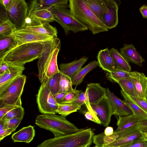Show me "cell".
Listing matches in <instances>:
<instances>
[{"label": "cell", "instance_id": "cell-16", "mask_svg": "<svg viewBox=\"0 0 147 147\" xmlns=\"http://www.w3.org/2000/svg\"><path fill=\"white\" fill-rule=\"evenodd\" d=\"M16 31L20 32L32 33L41 35L50 36L54 38H57V29L48 23L26 26L21 30Z\"/></svg>", "mask_w": 147, "mask_h": 147}, {"label": "cell", "instance_id": "cell-19", "mask_svg": "<svg viewBox=\"0 0 147 147\" xmlns=\"http://www.w3.org/2000/svg\"><path fill=\"white\" fill-rule=\"evenodd\" d=\"M120 53L128 62L134 63L141 67L142 63L145 61L132 44H124L123 47L120 48Z\"/></svg>", "mask_w": 147, "mask_h": 147}, {"label": "cell", "instance_id": "cell-29", "mask_svg": "<svg viewBox=\"0 0 147 147\" xmlns=\"http://www.w3.org/2000/svg\"><path fill=\"white\" fill-rule=\"evenodd\" d=\"M109 53L119 69L131 72V68L129 62L117 49L111 48L109 49Z\"/></svg>", "mask_w": 147, "mask_h": 147}, {"label": "cell", "instance_id": "cell-36", "mask_svg": "<svg viewBox=\"0 0 147 147\" xmlns=\"http://www.w3.org/2000/svg\"><path fill=\"white\" fill-rule=\"evenodd\" d=\"M72 86L71 78L61 73L59 81V93H67L70 92L73 89Z\"/></svg>", "mask_w": 147, "mask_h": 147}, {"label": "cell", "instance_id": "cell-4", "mask_svg": "<svg viewBox=\"0 0 147 147\" xmlns=\"http://www.w3.org/2000/svg\"><path fill=\"white\" fill-rule=\"evenodd\" d=\"M43 48L41 42L27 43L18 46L0 60L16 65L23 66L38 59Z\"/></svg>", "mask_w": 147, "mask_h": 147}, {"label": "cell", "instance_id": "cell-53", "mask_svg": "<svg viewBox=\"0 0 147 147\" xmlns=\"http://www.w3.org/2000/svg\"><path fill=\"white\" fill-rule=\"evenodd\" d=\"M102 147H119V146H103Z\"/></svg>", "mask_w": 147, "mask_h": 147}, {"label": "cell", "instance_id": "cell-44", "mask_svg": "<svg viewBox=\"0 0 147 147\" xmlns=\"http://www.w3.org/2000/svg\"><path fill=\"white\" fill-rule=\"evenodd\" d=\"M86 100L85 92L82 91L76 100L69 103L82 105L85 104Z\"/></svg>", "mask_w": 147, "mask_h": 147}, {"label": "cell", "instance_id": "cell-47", "mask_svg": "<svg viewBox=\"0 0 147 147\" xmlns=\"http://www.w3.org/2000/svg\"><path fill=\"white\" fill-rule=\"evenodd\" d=\"M67 93H59L55 95H53L55 100L59 104H63V98Z\"/></svg>", "mask_w": 147, "mask_h": 147}, {"label": "cell", "instance_id": "cell-43", "mask_svg": "<svg viewBox=\"0 0 147 147\" xmlns=\"http://www.w3.org/2000/svg\"><path fill=\"white\" fill-rule=\"evenodd\" d=\"M119 147H147V142L142 138L135 142Z\"/></svg>", "mask_w": 147, "mask_h": 147}, {"label": "cell", "instance_id": "cell-33", "mask_svg": "<svg viewBox=\"0 0 147 147\" xmlns=\"http://www.w3.org/2000/svg\"><path fill=\"white\" fill-rule=\"evenodd\" d=\"M61 74L60 72L51 76L45 84L47 89L53 95L59 92V81Z\"/></svg>", "mask_w": 147, "mask_h": 147}, {"label": "cell", "instance_id": "cell-2", "mask_svg": "<svg viewBox=\"0 0 147 147\" xmlns=\"http://www.w3.org/2000/svg\"><path fill=\"white\" fill-rule=\"evenodd\" d=\"M35 123L39 127L51 132L55 137L73 134L81 129L67 120L65 117L56 114L38 115L36 118Z\"/></svg>", "mask_w": 147, "mask_h": 147}, {"label": "cell", "instance_id": "cell-17", "mask_svg": "<svg viewBox=\"0 0 147 147\" xmlns=\"http://www.w3.org/2000/svg\"><path fill=\"white\" fill-rule=\"evenodd\" d=\"M13 34L18 42V46L27 43L43 42L55 38L50 36L16 30Z\"/></svg>", "mask_w": 147, "mask_h": 147}, {"label": "cell", "instance_id": "cell-37", "mask_svg": "<svg viewBox=\"0 0 147 147\" xmlns=\"http://www.w3.org/2000/svg\"><path fill=\"white\" fill-rule=\"evenodd\" d=\"M24 114V111L22 106L16 108L8 113L3 118L6 119L15 118L23 119Z\"/></svg>", "mask_w": 147, "mask_h": 147}, {"label": "cell", "instance_id": "cell-54", "mask_svg": "<svg viewBox=\"0 0 147 147\" xmlns=\"http://www.w3.org/2000/svg\"><path fill=\"white\" fill-rule=\"evenodd\" d=\"M93 147H99L98 146H97L96 145L95 146H94Z\"/></svg>", "mask_w": 147, "mask_h": 147}, {"label": "cell", "instance_id": "cell-40", "mask_svg": "<svg viewBox=\"0 0 147 147\" xmlns=\"http://www.w3.org/2000/svg\"><path fill=\"white\" fill-rule=\"evenodd\" d=\"M129 96L139 106L147 113V98L138 96Z\"/></svg>", "mask_w": 147, "mask_h": 147}, {"label": "cell", "instance_id": "cell-13", "mask_svg": "<svg viewBox=\"0 0 147 147\" xmlns=\"http://www.w3.org/2000/svg\"><path fill=\"white\" fill-rule=\"evenodd\" d=\"M107 90L99 83L88 84L85 91L86 99L90 104H97L106 97Z\"/></svg>", "mask_w": 147, "mask_h": 147}, {"label": "cell", "instance_id": "cell-48", "mask_svg": "<svg viewBox=\"0 0 147 147\" xmlns=\"http://www.w3.org/2000/svg\"><path fill=\"white\" fill-rule=\"evenodd\" d=\"M138 126L141 132H147V120L139 122Z\"/></svg>", "mask_w": 147, "mask_h": 147}, {"label": "cell", "instance_id": "cell-22", "mask_svg": "<svg viewBox=\"0 0 147 147\" xmlns=\"http://www.w3.org/2000/svg\"><path fill=\"white\" fill-rule=\"evenodd\" d=\"M67 0H33L31 1L28 7V13L34 10L41 9H50L57 5H67Z\"/></svg>", "mask_w": 147, "mask_h": 147}, {"label": "cell", "instance_id": "cell-10", "mask_svg": "<svg viewBox=\"0 0 147 147\" xmlns=\"http://www.w3.org/2000/svg\"><path fill=\"white\" fill-rule=\"evenodd\" d=\"M90 105L101 124L105 127H108L113 115L111 107L106 96L98 103Z\"/></svg>", "mask_w": 147, "mask_h": 147}, {"label": "cell", "instance_id": "cell-35", "mask_svg": "<svg viewBox=\"0 0 147 147\" xmlns=\"http://www.w3.org/2000/svg\"><path fill=\"white\" fill-rule=\"evenodd\" d=\"M129 72L117 69L106 74L107 78L112 82H117L118 81L129 77Z\"/></svg>", "mask_w": 147, "mask_h": 147}, {"label": "cell", "instance_id": "cell-49", "mask_svg": "<svg viewBox=\"0 0 147 147\" xmlns=\"http://www.w3.org/2000/svg\"><path fill=\"white\" fill-rule=\"evenodd\" d=\"M12 0H1L0 3L4 7L6 11L8 10L11 5Z\"/></svg>", "mask_w": 147, "mask_h": 147}, {"label": "cell", "instance_id": "cell-20", "mask_svg": "<svg viewBox=\"0 0 147 147\" xmlns=\"http://www.w3.org/2000/svg\"><path fill=\"white\" fill-rule=\"evenodd\" d=\"M88 59V57L84 56L69 63H61L59 66L60 71L71 78L82 68Z\"/></svg>", "mask_w": 147, "mask_h": 147}, {"label": "cell", "instance_id": "cell-31", "mask_svg": "<svg viewBox=\"0 0 147 147\" xmlns=\"http://www.w3.org/2000/svg\"><path fill=\"white\" fill-rule=\"evenodd\" d=\"M121 89L126 94L132 96H138L131 79L129 77L117 82Z\"/></svg>", "mask_w": 147, "mask_h": 147}, {"label": "cell", "instance_id": "cell-38", "mask_svg": "<svg viewBox=\"0 0 147 147\" xmlns=\"http://www.w3.org/2000/svg\"><path fill=\"white\" fill-rule=\"evenodd\" d=\"M81 90H78L75 89H73L70 92L67 93L64 97L63 104L70 103L76 100L79 96Z\"/></svg>", "mask_w": 147, "mask_h": 147}, {"label": "cell", "instance_id": "cell-11", "mask_svg": "<svg viewBox=\"0 0 147 147\" xmlns=\"http://www.w3.org/2000/svg\"><path fill=\"white\" fill-rule=\"evenodd\" d=\"M106 96L111 107L113 115L119 117L133 114L125 100L119 98L108 88H107Z\"/></svg>", "mask_w": 147, "mask_h": 147}, {"label": "cell", "instance_id": "cell-5", "mask_svg": "<svg viewBox=\"0 0 147 147\" xmlns=\"http://www.w3.org/2000/svg\"><path fill=\"white\" fill-rule=\"evenodd\" d=\"M67 5H57L53 6L50 11L53 13L55 21L58 22L63 28L67 36L70 31L74 33L85 31L88 28L77 19L71 14Z\"/></svg>", "mask_w": 147, "mask_h": 147}, {"label": "cell", "instance_id": "cell-24", "mask_svg": "<svg viewBox=\"0 0 147 147\" xmlns=\"http://www.w3.org/2000/svg\"><path fill=\"white\" fill-rule=\"evenodd\" d=\"M87 6L96 17L102 22L103 15L108 8L104 0H84Z\"/></svg>", "mask_w": 147, "mask_h": 147}, {"label": "cell", "instance_id": "cell-3", "mask_svg": "<svg viewBox=\"0 0 147 147\" xmlns=\"http://www.w3.org/2000/svg\"><path fill=\"white\" fill-rule=\"evenodd\" d=\"M68 5L73 15L94 34L107 31L108 29L87 6L84 0H70Z\"/></svg>", "mask_w": 147, "mask_h": 147}, {"label": "cell", "instance_id": "cell-46", "mask_svg": "<svg viewBox=\"0 0 147 147\" xmlns=\"http://www.w3.org/2000/svg\"><path fill=\"white\" fill-rule=\"evenodd\" d=\"M15 130V129H13L7 128L0 131V141L7 136L11 134Z\"/></svg>", "mask_w": 147, "mask_h": 147}, {"label": "cell", "instance_id": "cell-50", "mask_svg": "<svg viewBox=\"0 0 147 147\" xmlns=\"http://www.w3.org/2000/svg\"><path fill=\"white\" fill-rule=\"evenodd\" d=\"M139 10L143 18H147V5H143L139 8Z\"/></svg>", "mask_w": 147, "mask_h": 147}, {"label": "cell", "instance_id": "cell-25", "mask_svg": "<svg viewBox=\"0 0 147 147\" xmlns=\"http://www.w3.org/2000/svg\"><path fill=\"white\" fill-rule=\"evenodd\" d=\"M120 91L126 104L140 122L147 120V113L139 106L127 94L122 90Z\"/></svg>", "mask_w": 147, "mask_h": 147}, {"label": "cell", "instance_id": "cell-15", "mask_svg": "<svg viewBox=\"0 0 147 147\" xmlns=\"http://www.w3.org/2000/svg\"><path fill=\"white\" fill-rule=\"evenodd\" d=\"M129 75L138 96L147 98V77L136 71L129 72Z\"/></svg>", "mask_w": 147, "mask_h": 147}, {"label": "cell", "instance_id": "cell-8", "mask_svg": "<svg viewBox=\"0 0 147 147\" xmlns=\"http://www.w3.org/2000/svg\"><path fill=\"white\" fill-rule=\"evenodd\" d=\"M39 112L42 114H56L59 104L45 84H41L36 95Z\"/></svg>", "mask_w": 147, "mask_h": 147}, {"label": "cell", "instance_id": "cell-32", "mask_svg": "<svg viewBox=\"0 0 147 147\" xmlns=\"http://www.w3.org/2000/svg\"><path fill=\"white\" fill-rule=\"evenodd\" d=\"M16 30V26L8 18L0 20V38L11 34Z\"/></svg>", "mask_w": 147, "mask_h": 147}, {"label": "cell", "instance_id": "cell-7", "mask_svg": "<svg viewBox=\"0 0 147 147\" xmlns=\"http://www.w3.org/2000/svg\"><path fill=\"white\" fill-rule=\"evenodd\" d=\"M28 6L24 0H12L9 9L6 11L7 17L14 24L16 30L24 28L26 24Z\"/></svg>", "mask_w": 147, "mask_h": 147}, {"label": "cell", "instance_id": "cell-30", "mask_svg": "<svg viewBox=\"0 0 147 147\" xmlns=\"http://www.w3.org/2000/svg\"><path fill=\"white\" fill-rule=\"evenodd\" d=\"M118 136L114 133L109 136H106L104 132L98 135H94L93 142L96 145L99 147L108 144L117 140L118 138Z\"/></svg>", "mask_w": 147, "mask_h": 147}, {"label": "cell", "instance_id": "cell-26", "mask_svg": "<svg viewBox=\"0 0 147 147\" xmlns=\"http://www.w3.org/2000/svg\"><path fill=\"white\" fill-rule=\"evenodd\" d=\"M18 46V42L12 34L0 38V60L10 51Z\"/></svg>", "mask_w": 147, "mask_h": 147}, {"label": "cell", "instance_id": "cell-27", "mask_svg": "<svg viewBox=\"0 0 147 147\" xmlns=\"http://www.w3.org/2000/svg\"><path fill=\"white\" fill-rule=\"evenodd\" d=\"M117 119V127L114 132V133L123 131L137 125L140 122L133 114L127 116L119 117Z\"/></svg>", "mask_w": 147, "mask_h": 147}, {"label": "cell", "instance_id": "cell-9", "mask_svg": "<svg viewBox=\"0 0 147 147\" xmlns=\"http://www.w3.org/2000/svg\"><path fill=\"white\" fill-rule=\"evenodd\" d=\"M113 133L118 136V138L114 142L103 146L121 147L137 141L143 137V133L140 130L138 125L123 131Z\"/></svg>", "mask_w": 147, "mask_h": 147}, {"label": "cell", "instance_id": "cell-23", "mask_svg": "<svg viewBox=\"0 0 147 147\" xmlns=\"http://www.w3.org/2000/svg\"><path fill=\"white\" fill-rule=\"evenodd\" d=\"M25 69L24 65L20 66L11 64L9 69L0 75V87L22 75Z\"/></svg>", "mask_w": 147, "mask_h": 147}, {"label": "cell", "instance_id": "cell-18", "mask_svg": "<svg viewBox=\"0 0 147 147\" xmlns=\"http://www.w3.org/2000/svg\"><path fill=\"white\" fill-rule=\"evenodd\" d=\"M97 58L98 66L103 70L109 72L119 69L111 55L108 48L100 50L98 54Z\"/></svg>", "mask_w": 147, "mask_h": 147}, {"label": "cell", "instance_id": "cell-42", "mask_svg": "<svg viewBox=\"0 0 147 147\" xmlns=\"http://www.w3.org/2000/svg\"><path fill=\"white\" fill-rule=\"evenodd\" d=\"M83 113L88 120L94 122L98 124L101 125V123L96 114H94L88 111H84Z\"/></svg>", "mask_w": 147, "mask_h": 147}, {"label": "cell", "instance_id": "cell-28", "mask_svg": "<svg viewBox=\"0 0 147 147\" xmlns=\"http://www.w3.org/2000/svg\"><path fill=\"white\" fill-rule=\"evenodd\" d=\"M98 66L97 61L94 60L90 62L83 68H82L71 78L72 85L78 86L82 82L85 76L90 71Z\"/></svg>", "mask_w": 147, "mask_h": 147}, {"label": "cell", "instance_id": "cell-21", "mask_svg": "<svg viewBox=\"0 0 147 147\" xmlns=\"http://www.w3.org/2000/svg\"><path fill=\"white\" fill-rule=\"evenodd\" d=\"M35 136L34 127L29 125L23 127L12 135L11 138L13 142H24L29 143L33 139Z\"/></svg>", "mask_w": 147, "mask_h": 147}, {"label": "cell", "instance_id": "cell-41", "mask_svg": "<svg viewBox=\"0 0 147 147\" xmlns=\"http://www.w3.org/2000/svg\"><path fill=\"white\" fill-rule=\"evenodd\" d=\"M22 120L20 119L15 118L7 119V128H12L16 130Z\"/></svg>", "mask_w": 147, "mask_h": 147}, {"label": "cell", "instance_id": "cell-34", "mask_svg": "<svg viewBox=\"0 0 147 147\" xmlns=\"http://www.w3.org/2000/svg\"><path fill=\"white\" fill-rule=\"evenodd\" d=\"M81 106L69 103L59 104L56 113L66 117L72 113L77 112L80 109Z\"/></svg>", "mask_w": 147, "mask_h": 147}, {"label": "cell", "instance_id": "cell-39", "mask_svg": "<svg viewBox=\"0 0 147 147\" xmlns=\"http://www.w3.org/2000/svg\"><path fill=\"white\" fill-rule=\"evenodd\" d=\"M18 107L20 106L8 105L0 102V120L9 112Z\"/></svg>", "mask_w": 147, "mask_h": 147}, {"label": "cell", "instance_id": "cell-51", "mask_svg": "<svg viewBox=\"0 0 147 147\" xmlns=\"http://www.w3.org/2000/svg\"><path fill=\"white\" fill-rule=\"evenodd\" d=\"M7 119L3 118L0 120V131L7 128Z\"/></svg>", "mask_w": 147, "mask_h": 147}, {"label": "cell", "instance_id": "cell-1", "mask_svg": "<svg viewBox=\"0 0 147 147\" xmlns=\"http://www.w3.org/2000/svg\"><path fill=\"white\" fill-rule=\"evenodd\" d=\"M43 48L38 59V77L41 84H45L49 79L60 72L57 57L60 50L61 42L57 38L41 42Z\"/></svg>", "mask_w": 147, "mask_h": 147}, {"label": "cell", "instance_id": "cell-45", "mask_svg": "<svg viewBox=\"0 0 147 147\" xmlns=\"http://www.w3.org/2000/svg\"><path fill=\"white\" fill-rule=\"evenodd\" d=\"M11 64L3 61H0V75L4 74L10 68Z\"/></svg>", "mask_w": 147, "mask_h": 147}, {"label": "cell", "instance_id": "cell-14", "mask_svg": "<svg viewBox=\"0 0 147 147\" xmlns=\"http://www.w3.org/2000/svg\"><path fill=\"white\" fill-rule=\"evenodd\" d=\"M104 0L108 9L103 15L102 22L108 29H110L116 27L118 24L119 7L115 0Z\"/></svg>", "mask_w": 147, "mask_h": 147}, {"label": "cell", "instance_id": "cell-12", "mask_svg": "<svg viewBox=\"0 0 147 147\" xmlns=\"http://www.w3.org/2000/svg\"><path fill=\"white\" fill-rule=\"evenodd\" d=\"M50 9H41L28 12L25 26L49 23L55 21L53 15Z\"/></svg>", "mask_w": 147, "mask_h": 147}, {"label": "cell", "instance_id": "cell-52", "mask_svg": "<svg viewBox=\"0 0 147 147\" xmlns=\"http://www.w3.org/2000/svg\"><path fill=\"white\" fill-rule=\"evenodd\" d=\"M114 132L113 129L112 127L108 126L105 128L104 132L105 135L109 136L112 134Z\"/></svg>", "mask_w": 147, "mask_h": 147}, {"label": "cell", "instance_id": "cell-6", "mask_svg": "<svg viewBox=\"0 0 147 147\" xmlns=\"http://www.w3.org/2000/svg\"><path fill=\"white\" fill-rule=\"evenodd\" d=\"M26 79L22 74L0 87V102L21 106V96Z\"/></svg>", "mask_w": 147, "mask_h": 147}]
</instances>
